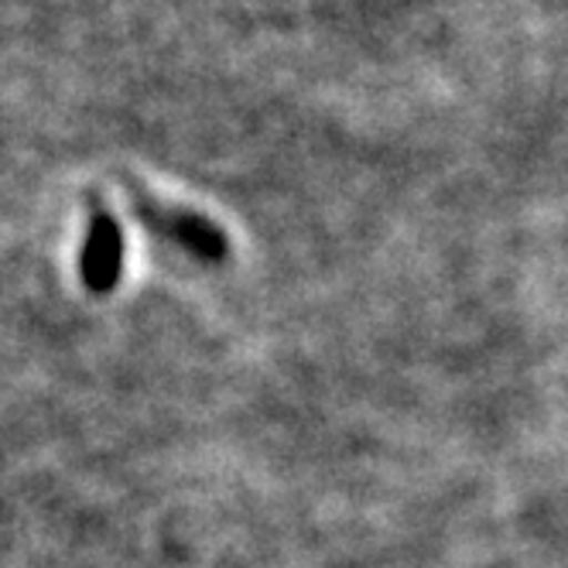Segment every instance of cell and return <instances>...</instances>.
I'll list each match as a JSON object with an SVG mask.
<instances>
[{
	"mask_svg": "<svg viewBox=\"0 0 568 568\" xmlns=\"http://www.w3.org/2000/svg\"><path fill=\"white\" fill-rule=\"evenodd\" d=\"M134 213H138V220L148 230H154V233H161L165 240L179 243L182 251H189L199 261L220 264L230 254L226 233L213 220L199 216L192 210H172V206H161V202H154L148 195H138L134 199Z\"/></svg>",
	"mask_w": 568,
	"mask_h": 568,
	"instance_id": "obj_1",
	"label": "cell"
},
{
	"mask_svg": "<svg viewBox=\"0 0 568 568\" xmlns=\"http://www.w3.org/2000/svg\"><path fill=\"white\" fill-rule=\"evenodd\" d=\"M120 271H124V233H120V223L103 210V202H93L79 274H83V284L93 295H106L116 288Z\"/></svg>",
	"mask_w": 568,
	"mask_h": 568,
	"instance_id": "obj_2",
	"label": "cell"
}]
</instances>
